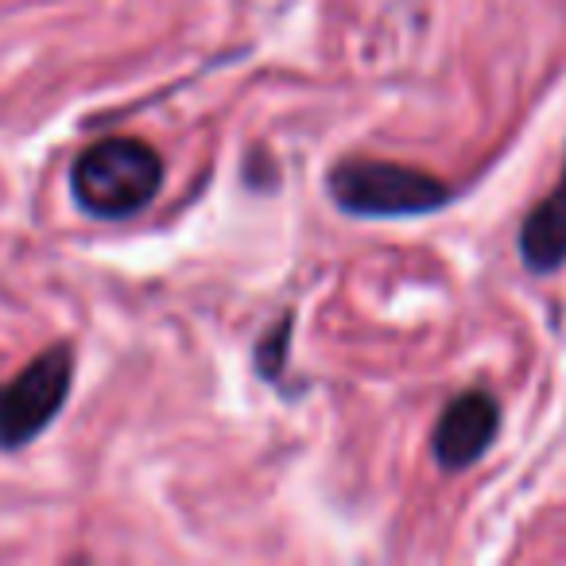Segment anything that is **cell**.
Masks as SVG:
<instances>
[{"label": "cell", "mask_w": 566, "mask_h": 566, "mask_svg": "<svg viewBox=\"0 0 566 566\" xmlns=\"http://www.w3.org/2000/svg\"><path fill=\"white\" fill-rule=\"evenodd\" d=\"M331 198L354 218H423L454 198L431 171L380 159H342L326 175Z\"/></svg>", "instance_id": "7a4b0ae2"}, {"label": "cell", "mask_w": 566, "mask_h": 566, "mask_svg": "<svg viewBox=\"0 0 566 566\" xmlns=\"http://www.w3.org/2000/svg\"><path fill=\"white\" fill-rule=\"evenodd\" d=\"M74 380L71 346H51L12 385L0 388V450H20L43 434L63 411Z\"/></svg>", "instance_id": "3957f363"}, {"label": "cell", "mask_w": 566, "mask_h": 566, "mask_svg": "<svg viewBox=\"0 0 566 566\" xmlns=\"http://www.w3.org/2000/svg\"><path fill=\"white\" fill-rule=\"evenodd\" d=\"M292 331H295V318L283 315L280 326L256 346V369L264 373L268 380H275L283 373V357H287V338H292Z\"/></svg>", "instance_id": "8992f818"}, {"label": "cell", "mask_w": 566, "mask_h": 566, "mask_svg": "<svg viewBox=\"0 0 566 566\" xmlns=\"http://www.w3.org/2000/svg\"><path fill=\"white\" fill-rule=\"evenodd\" d=\"M496 427H501V403L489 392L473 388V392L454 396L434 423V462L447 473L470 470L478 458H485L489 442L496 439Z\"/></svg>", "instance_id": "277c9868"}, {"label": "cell", "mask_w": 566, "mask_h": 566, "mask_svg": "<svg viewBox=\"0 0 566 566\" xmlns=\"http://www.w3.org/2000/svg\"><path fill=\"white\" fill-rule=\"evenodd\" d=\"M164 187V159L151 144L133 136L97 140L74 159V202L102 221H120L140 213Z\"/></svg>", "instance_id": "6da1fadb"}, {"label": "cell", "mask_w": 566, "mask_h": 566, "mask_svg": "<svg viewBox=\"0 0 566 566\" xmlns=\"http://www.w3.org/2000/svg\"><path fill=\"white\" fill-rule=\"evenodd\" d=\"M520 256L539 275L558 272L566 264V167L555 190L520 226Z\"/></svg>", "instance_id": "5b68a950"}]
</instances>
